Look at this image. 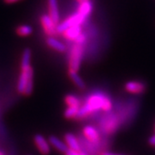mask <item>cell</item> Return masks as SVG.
Instances as JSON below:
<instances>
[{
  "label": "cell",
  "mask_w": 155,
  "mask_h": 155,
  "mask_svg": "<svg viewBox=\"0 0 155 155\" xmlns=\"http://www.w3.org/2000/svg\"><path fill=\"white\" fill-rule=\"evenodd\" d=\"M16 33L22 37H25V36H28L31 34L33 33V28H31L28 25H21L19 27H17L16 29Z\"/></svg>",
  "instance_id": "cell-14"
},
{
  "label": "cell",
  "mask_w": 155,
  "mask_h": 155,
  "mask_svg": "<svg viewBox=\"0 0 155 155\" xmlns=\"http://www.w3.org/2000/svg\"><path fill=\"white\" fill-rule=\"evenodd\" d=\"M148 143L152 146H155V134L153 135L152 137H150L149 140H148Z\"/></svg>",
  "instance_id": "cell-20"
},
{
  "label": "cell",
  "mask_w": 155,
  "mask_h": 155,
  "mask_svg": "<svg viewBox=\"0 0 155 155\" xmlns=\"http://www.w3.org/2000/svg\"><path fill=\"white\" fill-rule=\"evenodd\" d=\"M101 155H116V154H114V153H109V152H105V153H103Z\"/></svg>",
  "instance_id": "cell-22"
},
{
  "label": "cell",
  "mask_w": 155,
  "mask_h": 155,
  "mask_svg": "<svg viewBox=\"0 0 155 155\" xmlns=\"http://www.w3.org/2000/svg\"><path fill=\"white\" fill-rule=\"evenodd\" d=\"M65 154L66 155H81V153H80V151H79V152H77V151H73V150L72 149H68Z\"/></svg>",
  "instance_id": "cell-19"
},
{
  "label": "cell",
  "mask_w": 155,
  "mask_h": 155,
  "mask_svg": "<svg viewBox=\"0 0 155 155\" xmlns=\"http://www.w3.org/2000/svg\"><path fill=\"white\" fill-rule=\"evenodd\" d=\"M48 15H49V17L54 22L56 25H58L59 20H60V14H59L57 0H48Z\"/></svg>",
  "instance_id": "cell-6"
},
{
  "label": "cell",
  "mask_w": 155,
  "mask_h": 155,
  "mask_svg": "<svg viewBox=\"0 0 155 155\" xmlns=\"http://www.w3.org/2000/svg\"><path fill=\"white\" fill-rule=\"evenodd\" d=\"M80 4H82V3H84V2H86V1H89V0H78Z\"/></svg>",
  "instance_id": "cell-23"
},
{
  "label": "cell",
  "mask_w": 155,
  "mask_h": 155,
  "mask_svg": "<svg viewBox=\"0 0 155 155\" xmlns=\"http://www.w3.org/2000/svg\"><path fill=\"white\" fill-rule=\"evenodd\" d=\"M80 153H81V155H86V154H85V153H83V152H81V151H80Z\"/></svg>",
  "instance_id": "cell-25"
},
{
  "label": "cell",
  "mask_w": 155,
  "mask_h": 155,
  "mask_svg": "<svg viewBox=\"0 0 155 155\" xmlns=\"http://www.w3.org/2000/svg\"><path fill=\"white\" fill-rule=\"evenodd\" d=\"M126 91L130 93H142L146 90V85L143 83L137 82V81H129L125 84Z\"/></svg>",
  "instance_id": "cell-7"
},
{
  "label": "cell",
  "mask_w": 155,
  "mask_h": 155,
  "mask_svg": "<svg viewBox=\"0 0 155 155\" xmlns=\"http://www.w3.org/2000/svg\"><path fill=\"white\" fill-rule=\"evenodd\" d=\"M84 134L85 137L92 142H97L99 140V134L94 127L91 126H86L84 127Z\"/></svg>",
  "instance_id": "cell-11"
},
{
  "label": "cell",
  "mask_w": 155,
  "mask_h": 155,
  "mask_svg": "<svg viewBox=\"0 0 155 155\" xmlns=\"http://www.w3.org/2000/svg\"><path fill=\"white\" fill-rule=\"evenodd\" d=\"M85 18L86 17H84L82 14L78 12L76 14L71 16L68 19L65 20L64 22H62L61 23H59L57 25V31H58V33H64L67 29L71 28L72 26L80 25L84 21Z\"/></svg>",
  "instance_id": "cell-3"
},
{
  "label": "cell",
  "mask_w": 155,
  "mask_h": 155,
  "mask_svg": "<svg viewBox=\"0 0 155 155\" xmlns=\"http://www.w3.org/2000/svg\"><path fill=\"white\" fill-rule=\"evenodd\" d=\"M5 4L7 5H11V4H14V3H17L19 1H22V0H3Z\"/></svg>",
  "instance_id": "cell-21"
},
{
  "label": "cell",
  "mask_w": 155,
  "mask_h": 155,
  "mask_svg": "<svg viewBox=\"0 0 155 155\" xmlns=\"http://www.w3.org/2000/svg\"><path fill=\"white\" fill-rule=\"evenodd\" d=\"M34 72L31 66L21 67V74L17 82V91L20 94L29 96L33 91Z\"/></svg>",
  "instance_id": "cell-1"
},
{
  "label": "cell",
  "mask_w": 155,
  "mask_h": 155,
  "mask_svg": "<svg viewBox=\"0 0 155 155\" xmlns=\"http://www.w3.org/2000/svg\"><path fill=\"white\" fill-rule=\"evenodd\" d=\"M41 26L44 29L45 33L47 34L48 36H54L58 33L57 31V25L51 19L49 15H42L41 17Z\"/></svg>",
  "instance_id": "cell-4"
},
{
  "label": "cell",
  "mask_w": 155,
  "mask_h": 155,
  "mask_svg": "<svg viewBox=\"0 0 155 155\" xmlns=\"http://www.w3.org/2000/svg\"><path fill=\"white\" fill-rule=\"evenodd\" d=\"M0 155H5V153H3L2 151H0Z\"/></svg>",
  "instance_id": "cell-24"
},
{
  "label": "cell",
  "mask_w": 155,
  "mask_h": 155,
  "mask_svg": "<svg viewBox=\"0 0 155 155\" xmlns=\"http://www.w3.org/2000/svg\"><path fill=\"white\" fill-rule=\"evenodd\" d=\"M64 138H65V140H66V144L67 145L69 149L77 151V152L80 151V147H79V144H78V139L72 134H67Z\"/></svg>",
  "instance_id": "cell-9"
},
{
  "label": "cell",
  "mask_w": 155,
  "mask_h": 155,
  "mask_svg": "<svg viewBox=\"0 0 155 155\" xmlns=\"http://www.w3.org/2000/svg\"><path fill=\"white\" fill-rule=\"evenodd\" d=\"M34 141L35 144L36 146L37 149L39 152L43 155L49 154L50 153V143L48 140L45 139L44 136H42L41 134H35V136L34 137Z\"/></svg>",
  "instance_id": "cell-5"
},
{
  "label": "cell",
  "mask_w": 155,
  "mask_h": 155,
  "mask_svg": "<svg viewBox=\"0 0 155 155\" xmlns=\"http://www.w3.org/2000/svg\"><path fill=\"white\" fill-rule=\"evenodd\" d=\"M47 44L48 47H50L51 48L56 50L58 52H65L66 51V46L63 44L62 42H61L60 41H58L57 39L54 38L52 36H48V38L47 39Z\"/></svg>",
  "instance_id": "cell-10"
},
{
  "label": "cell",
  "mask_w": 155,
  "mask_h": 155,
  "mask_svg": "<svg viewBox=\"0 0 155 155\" xmlns=\"http://www.w3.org/2000/svg\"><path fill=\"white\" fill-rule=\"evenodd\" d=\"M68 74H69V77L72 79V82L75 84L78 88L84 89V87H85V84H84V80L82 79V78L78 74V72L73 71V70H69Z\"/></svg>",
  "instance_id": "cell-13"
},
{
  "label": "cell",
  "mask_w": 155,
  "mask_h": 155,
  "mask_svg": "<svg viewBox=\"0 0 155 155\" xmlns=\"http://www.w3.org/2000/svg\"><path fill=\"white\" fill-rule=\"evenodd\" d=\"M92 11V4L89 1H86V2H84L80 5V7H79V11L78 12L80 14H82L84 17H88L89 14Z\"/></svg>",
  "instance_id": "cell-15"
},
{
  "label": "cell",
  "mask_w": 155,
  "mask_h": 155,
  "mask_svg": "<svg viewBox=\"0 0 155 155\" xmlns=\"http://www.w3.org/2000/svg\"><path fill=\"white\" fill-rule=\"evenodd\" d=\"M81 28L79 25H76V26H72L71 28H69L67 29L63 35L67 37V39H70V40H76V39L81 35Z\"/></svg>",
  "instance_id": "cell-12"
},
{
  "label": "cell",
  "mask_w": 155,
  "mask_h": 155,
  "mask_svg": "<svg viewBox=\"0 0 155 155\" xmlns=\"http://www.w3.org/2000/svg\"><path fill=\"white\" fill-rule=\"evenodd\" d=\"M30 61H31V50L27 48L23 50V53H22L21 67L30 66Z\"/></svg>",
  "instance_id": "cell-16"
},
{
  "label": "cell",
  "mask_w": 155,
  "mask_h": 155,
  "mask_svg": "<svg viewBox=\"0 0 155 155\" xmlns=\"http://www.w3.org/2000/svg\"><path fill=\"white\" fill-rule=\"evenodd\" d=\"M78 110H79V108H78V107H68L65 111V113H64V116L68 119H71V118H73V117H77Z\"/></svg>",
  "instance_id": "cell-18"
},
{
  "label": "cell",
  "mask_w": 155,
  "mask_h": 155,
  "mask_svg": "<svg viewBox=\"0 0 155 155\" xmlns=\"http://www.w3.org/2000/svg\"><path fill=\"white\" fill-rule=\"evenodd\" d=\"M83 53L84 43H76L73 46L69 60V70H73L76 72L78 71L82 61Z\"/></svg>",
  "instance_id": "cell-2"
},
{
  "label": "cell",
  "mask_w": 155,
  "mask_h": 155,
  "mask_svg": "<svg viewBox=\"0 0 155 155\" xmlns=\"http://www.w3.org/2000/svg\"><path fill=\"white\" fill-rule=\"evenodd\" d=\"M48 141H49L50 144L52 145L56 150L60 151L61 153H66L67 150L69 149L67 145L65 142H63L61 140L57 138L56 136H54V135L50 136L49 139H48Z\"/></svg>",
  "instance_id": "cell-8"
},
{
  "label": "cell",
  "mask_w": 155,
  "mask_h": 155,
  "mask_svg": "<svg viewBox=\"0 0 155 155\" xmlns=\"http://www.w3.org/2000/svg\"><path fill=\"white\" fill-rule=\"evenodd\" d=\"M65 102L68 105V107H78V108H79V105H80L79 100L75 96H72V95L67 96L65 98Z\"/></svg>",
  "instance_id": "cell-17"
}]
</instances>
